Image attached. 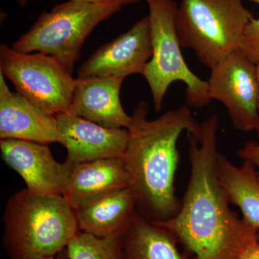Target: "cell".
Returning <instances> with one entry per match:
<instances>
[{"label":"cell","mask_w":259,"mask_h":259,"mask_svg":"<svg viewBox=\"0 0 259 259\" xmlns=\"http://www.w3.org/2000/svg\"><path fill=\"white\" fill-rule=\"evenodd\" d=\"M219 118L202 122V139L188 133L191 171L180 210L171 219L153 222L171 232L194 259H239L259 242V230L230 208L217 171Z\"/></svg>","instance_id":"cell-1"},{"label":"cell","mask_w":259,"mask_h":259,"mask_svg":"<svg viewBox=\"0 0 259 259\" xmlns=\"http://www.w3.org/2000/svg\"><path fill=\"white\" fill-rule=\"evenodd\" d=\"M149 106L141 102L131 115L128 141L122 160L136 196L138 212L152 222L171 219L180 210L175 192L177 142L184 131L202 139L199 123L187 105L148 120Z\"/></svg>","instance_id":"cell-2"},{"label":"cell","mask_w":259,"mask_h":259,"mask_svg":"<svg viewBox=\"0 0 259 259\" xmlns=\"http://www.w3.org/2000/svg\"><path fill=\"white\" fill-rule=\"evenodd\" d=\"M3 244L11 259H46L67 248L80 230L62 195L27 190L10 197L3 215Z\"/></svg>","instance_id":"cell-3"},{"label":"cell","mask_w":259,"mask_h":259,"mask_svg":"<svg viewBox=\"0 0 259 259\" xmlns=\"http://www.w3.org/2000/svg\"><path fill=\"white\" fill-rule=\"evenodd\" d=\"M253 18L243 0H181L175 24L181 47L211 70L238 51Z\"/></svg>","instance_id":"cell-4"},{"label":"cell","mask_w":259,"mask_h":259,"mask_svg":"<svg viewBox=\"0 0 259 259\" xmlns=\"http://www.w3.org/2000/svg\"><path fill=\"white\" fill-rule=\"evenodd\" d=\"M122 8L79 0L61 3L50 12H42L12 48L25 54L39 52L53 56L72 74L87 37L98 24Z\"/></svg>","instance_id":"cell-5"},{"label":"cell","mask_w":259,"mask_h":259,"mask_svg":"<svg viewBox=\"0 0 259 259\" xmlns=\"http://www.w3.org/2000/svg\"><path fill=\"white\" fill-rule=\"evenodd\" d=\"M149 8L153 55L143 76L149 85L155 110L160 112L168 88L175 81L186 85L188 106L203 108L212 101L207 81L200 79L186 64L175 24V0H145Z\"/></svg>","instance_id":"cell-6"},{"label":"cell","mask_w":259,"mask_h":259,"mask_svg":"<svg viewBox=\"0 0 259 259\" xmlns=\"http://www.w3.org/2000/svg\"><path fill=\"white\" fill-rule=\"evenodd\" d=\"M0 71L20 95L50 115L70 112L76 79L53 56L0 46Z\"/></svg>","instance_id":"cell-7"},{"label":"cell","mask_w":259,"mask_h":259,"mask_svg":"<svg viewBox=\"0 0 259 259\" xmlns=\"http://www.w3.org/2000/svg\"><path fill=\"white\" fill-rule=\"evenodd\" d=\"M211 100L222 102L235 128L255 131L258 124L259 85L256 65L239 51L211 69L207 80Z\"/></svg>","instance_id":"cell-8"},{"label":"cell","mask_w":259,"mask_h":259,"mask_svg":"<svg viewBox=\"0 0 259 259\" xmlns=\"http://www.w3.org/2000/svg\"><path fill=\"white\" fill-rule=\"evenodd\" d=\"M3 161L21 177L26 189L44 195H62L73 165L56 161L49 144L0 140Z\"/></svg>","instance_id":"cell-9"},{"label":"cell","mask_w":259,"mask_h":259,"mask_svg":"<svg viewBox=\"0 0 259 259\" xmlns=\"http://www.w3.org/2000/svg\"><path fill=\"white\" fill-rule=\"evenodd\" d=\"M153 55L148 16L99 48L79 67V77L142 75Z\"/></svg>","instance_id":"cell-10"},{"label":"cell","mask_w":259,"mask_h":259,"mask_svg":"<svg viewBox=\"0 0 259 259\" xmlns=\"http://www.w3.org/2000/svg\"><path fill=\"white\" fill-rule=\"evenodd\" d=\"M56 117L59 144L67 150L66 161L71 164L123 156L128 141L127 129L103 127L70 112Z\"/></svg>","instance_id":"cell-11"},{"label":"cell","mask_w":259,"mask_h":259,"mask_svg":"<svg viewBox=\"0 0 259 259\" xmlns=\"http://www.w3.org/2000/svg\"><path fill=\"white\" fill-rule=\"evenodd\" d=\"M0 139L49 144L60 143L55 115H50L23 95L10 91L0 71Z\"/></svg>","instance_id":"cell-12"},{"label":"cell","mask_w":259,"mask_h":259,"mask_svg":"<svg viewBox=\"0 0 259 259\" xmlns=\"http://www.w3.org/2000/svg\"><path fill=\"white\" fill-rule=\"evenodd\" d=\"M125 78L78 77L70 112L109 128H128L132 117L121 104V85Z\"/></svg>","instance_id":"cell-13"},{"label":"cell","mask_w":259,"mask_h":259,"mask_svg":"<svg viewBox=\"0 0 259 259\" xmlns=\"http://www.w3.org/2000/svg\"><path fill=\"white\" fill-rule=\"evenodd\" d=\"M137 211L131 187L109 191L74 208L80 231L100 238L122 236Z\"/></svg>","instance_id":"cell-14"},{"label":"cell","mask_w":259,"mask_h":259,"mask_svg":"<svg viewBox=\"0 0 259 259\" xmlns=\"http://www.w3.org/2000/svg\"><path fill=\"white\" fill-rule=\"evenodd\" d=\"M131 187L122 158H102L73 165L62 196L73 208L105 192Z\"/></svg>","instance_id":"cell-15"},{"label":"cell","mask_w":259,"mask_h":259,"mask_svg":"<svg viewBox=\"0 0 259 259\" xmlns=\"http://www.w3.org/2000/svg\"><path fill=\"white\" fill-rule=\"evenodd\" d=\"M121 239L125 259H190L171 231L138 211Z\"/></svg>","instance_id":"cell-16"},{"label":"cell","mask_w":259,"mask_h":259,"mask_svg":"<svg viewBox=\"0 0 259 259\" xmlns=\"http://www.w3.org/2000/svg\"><path fill=\"white\" fill-rule=\"evenodd\" d=\"M217 171L230 203L241 209L243 219L259 230V177L253 163L243 161L237 166L218 153Z\"/></svg>","instance_id":"cell-17"},{"label":"cell","mask_w":259,"mask_h":259,"mask_svg":"<svg viewBox=\"0 0 259 259\" xmlns=\"http://www.w3.org/2000/svg\"><path fill=\"white\" fill-rule=\"evenodd\" d=\"M66 250L70 259H125L121 236L100 238L80 231Z\"/></svg>","instance_id":"cell-18"},{"label":"cell","mask_w":259,"mask_h":259,"mask_svg":"<svg viewBox=\"0 0 259 259\" xmlns=\"http://www.w3.org/2000/svg\"><path fill=\"white\" fill-rule=\"evenodd\" d=\"M238 51L253 64H259V17H253L247 25Z\"/></svg>","instance_id":"cell-19"},{"label":"cell","mask_w":259,"mask_h":259,"mask_svg":"<svg viewBox=\"0 0 259 259\" xmlns=\"http://www.w3.org/2000/svg\"><path fill=\"white\" fill-rule=\"evenodd\" d=\"M238 155L243 161H250L255 165L259 177V142L248 141L238 150Z\"/></svg>","instance_id":"cell-20"},{"label":"cell","mask_w":259,"mask_h":259,"mask_svg":"<svg viewBox=\"0 0 259 259\" xmlns=\"http://www.w3.org/2000/svg\"><path fill=\"white\" fill-rule=\"evenodd\" d=\"M79 1L88 2V3H96V4H116L123 7L138 3L140 0H79Z\"/></svg>","instance_id":"cell-21"},{"label":"cell","mask_w":259,"mask_h":259,"mask_svg":"<svg viewBox=\"0 0 259 259\" xmlns=\"http://www.w3.org/2000/svg\"><path fill=\"white\" fill-rule=\"evenodd\" d=\"M239 259H259V242L250 245Z\"/></svg>","instance_id":"cell-22"},{"label":"cell","mask_w":259,"mask_h":259,"mask_svg":"<svg viewBox=\"0 0 259 259\" xmlns=\"http://www.w3.org/2000/svg\"><path fill=\"white\" fill-rule=\"evenodd\" d=\"M46 259H70L69 255H68L67 250L64 249L60 253H58L57 255H54V256L50 257Z\"/></svg>","instance_id":"cell-23"},{"label":"cell","mask_w":259,"mask_h":259,"mask_svg":"<svg viewBox=\"0 0 259 259\" xmlns=\"http://www.w3.org/2000/svg\"><path fill=\"white\" fill-rule=\"evenodd\" d=\"M257 67V76H258V85H259V64L256 65ZM257 133V136H258V139L259 141V95H258V127H257L256 130H255Z\"/></svg>","instance_id":"cell-24"},{"label":"cell","mask_w":259,"mask_h":259,"mask_svg":"<svg viewBox=\"0 0 259 259\" xmlns=\"http://www.w3.org/2000/svg\"><path fill=\"white\" fill-rule=\"evenodd\" d=\"M16 1L20 7H25V5L28 4V3L30 0H16Z\"/></svg>","instance_id":"cell-25"},{"label":"cell","mask_w":259,"mask_h":259,"mask_svg":"<svg viewBox=\"0 0 259 259\" xmlns=\"http://www.w3.org/2000/svg\"><path fill=\"white\" fill-rule=\"evenodd\" d=\"M250 1L253 2V3H257L259 5V0H250Z\"/></svg>","instance_id":"cell-26"}]
</instances>
